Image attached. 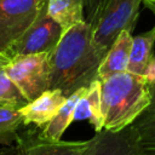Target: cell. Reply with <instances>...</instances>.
I'll return each instance as SVG.
<instances>
[{
    "label": "cell",
    "instance_id": "277c9868",
    "mask_svg": "<svg viewBox=\"0 0 155 155\" xmlns=\"http://www.w3.org/2000/svg\"><path fill=\"white\" fill-rule=\"evenodd\" d=\"M0 63L28 102L50 90L48 53L21 54L7 59L0 58Z\"/></svg>",
    "mask_w": 155,
    "mask_h": 155
},
{
    "label": "cell",
    "instance_id": "d6986e66",
    "mask_svg": "<svg viewBox=\"0 0 155 155\" xmlns=\"http://www.w3.org/2000/svg\"><path fill=\"white\" fill-rule=\"evenodd\" d=\"M143 76L147 79V81L149 82V85H154L155 84V54L153 56V58L150 59Z\"/></svg>",
    "mask_w": 155,
    "mask_h": 155
},
{
    "label": "cell",
    "instance_id": "ffe728a7",
    "mask_svg": "<svg viewBox=\"0 0 155 155\" xmlns=\"http://www.w3.org/2000/svg\"><path fill=\"white\" fill-rule=\"evenodd\" d=\"M150 97H151L150 104L147 108V110L143 113L145 115H153V114H155V84L154 85H150Z\"/></svg>",
    "mask_w": 155,
    "mask_h": 155
},
{
    "label": "cell",
    "instance_id": "ac0fdd59",
    "mask_svg": "<svg viewBox=\"0 0 155 155\" xmlns=\"http://www.w3.org/2000/svg\"><path fill=\"white\" fill-rule=\"evenodd\" d=\"M104 2L105 0H84V12L86 13L85 22L88 23L91 28L94 27Z\"/></svg>",
    "mask_w": 155,
    "mask_h": 155
},
{
    "label": "cell",
    "instance_id": "8fae6325",
    "mask_svg": "<svg viewBox=\"0 0 155 155\" xmlns=\"http://www.w3.org/2000/svg\"><path fill=\"white\" fill-rule=\"evenodd\" d=\"M75 120H88L96 132L103 130V115L101 107V81L94 80L87 87L86 93L80 98L74 111Z\"/></svg>",
    "mask_w": 155,
    "mask_h": 155
},
{
    "label": "cell",
    "instance_id": "603a6c76",
    "mask_svg": "<svg viewBox=\"0 0 155 155\" xmlns=\"http://www.w3.org/2000/svg\"><path fill=\"white\" fill-rule=\"evenodd\" d=\"M134 155H138V154H134Z\"/></svg>",
    "mask_w": 155,
    "mask_h": 155
},
{
    "label": "cell",
    "instance_id": "52a82bcc",
    "mask_svg": "<svg viewBox=\"0 0 155 155\" xmlns=\"http://www.w3.org/2000/svg\"><path fill=\"white\" fill-rule=\"evenodd\" d=\"M90 144L87 140H52L35 130L18 136L17 155H82Z\"/></svg>",
    "mask_w": 155,
    "mask_h": 155
},
{
    "label": "cell",
    "instance_id": "44dd1931",
    "mask_svg": "<svg viewBox=\"0 0 155 155\" xmlns=\"http://www.w3.org/2000/svg\"><path fill=\"white\" fill-rule=\"evenodd\" d=\"M17 147H8L5 149H0V155H17Z\"/></svg>",
    "mask_w": 155,
    "mask_h": 155
},
{
    "label": "cell",
    "instance_id": "ba28073f",
    "mask_svg": "<svg viewBox=\"0 0 155 155\" xmlns=\"http://www.w3.org/2000/svg\"><path fill=\"white\" fill-rule=\"evenodd\" d=\"M137 154L136 134L132 126L111 132L102 130L90 139L82 155H134Z\"/></svg>",
    "mask_w": 155,
    "mask_h": 155
},
{
    "label": "cell",
    "instance_id": "30bf717a",
    "mask_svg": "<svg viewBox=\"0 0 155 155\" xmlns=\"http://www.w3.org/2000/svg\"><path fill=\"white\" fill-rule=\"evenodd\" d=\"M132 40L133 36L131 31L122 30L117 35V38L111 44V46L109 47L99 64L97 71V80L102 81L109 78L110 75L127 71Z\"/></svg>",
    "mask_w": 155,
    "mask_h": 155
},
{
    "label": "cell",
    "instance_id": "7a4b0ae2",
    "mask_svg": "<svg viewBox=\"0 0 155 155\" xmlns=\"http://www.w3.org/2000/svg\"><path fill=\"white\" fill-rule=\"evenodd\" d=\"M150 85L143 75L122 71L101 81L103 130L117 132L131 126L149 107Z\"/></svg>",
    "mask_w": 155,
    "mask_h": 155
},
{
    "label": "cell",
    "instance_id": "5b68a950",
    "mask_svg": "<svg viewBox=\"0 0 155 155\" xmlns=\"http://www.w3.org/2000/svg\"><path fill=\"white\" fill-rule=\"evenodd\" d=\"M46 4L47 0L33 24L2 56H0V58L7 59L21 54L51 53L54 50L63 35V30L47 13Z\"/></svg>",
    "mask_w": 155,
    "mask_h": 155
},
{
    "label": "cell",
    "instance_id": "e0dca14e",
    "mask_svg": "<svg viewBox=\"0 0 155 155\" xmlns=\"http://www.w3.org/2000/svg\"><path fill=\"white\" fill-rule=\"evenodd\" d=\"M28 103L18 86L6 74L0 63V105H8L13 108H22Z\"/></svg>",
    "mask_w": 155,
    "mask_h": 155
},
{
    "label": "cell",
    "instance_id": "3957f363",
    "mask_svg": "<svg viewBox=\"0 0 155 155\" xmlns=\"http://www.w3.org/2000/svg\"><path fill=\"white\" fill-rule=\"evenodd\" d=\"M140 2L142 0H105L92 28L93 42L103 56L122 30L133 31Z\"/></svg>",
    "mask_w": 155,
    "mask_h": 155
},
{
    "label": "cell",
    "instance_id": "2e32d148",
    "mask_svg": "<svg viewBox=\"0 0 155 155\" xmlns=\"http://www.w3.org/2000/svg\"><path fill=\"white\" fill-rule=\"evenodd\" d=\"M21 125H23V117L19 109L0 105V144L11 147L17 143Z\"/></svg>",
    "mask_w": 155,
    "mask_h": 155
},
{
    "label": "cell",
    "instance_id": "8992f818",
    "mask_svg": "<svg viewBox=\"0 0 155 155\" xmlns=\"http://www.w3.org/2000/svg\"><path fill=\"white\" fill-rule=\"evenodd\" d=\"M46 0H0V56L33 24Z\"/></svg>",
    "mask_w": 155,
    "mask_h": 155
},
{
    "label": "cell",
    "instance_id": "4fadbf2b",
    "mask_svg": "<svg viewBox=\"0 0 155 155\" xmlns=\"http://www.w3.org/2000/svg\"><path fill=\"white\" fill-rule=\"evenodd\" d=\"M154 46H155V25L151 29L133 38L127 71L136 75H143L150 59L154 56Z\"/></svg>",
    "mask_w": 155,
    "mask_h": 155
},
{
    "label": "cell",
    "instance_id": "9c48e42d",
    "mask_svg": "<svg viewBox=\"0 0 155 155\" xmlns=\"http://www.w3.org/2000/svg\"><path fill=\"white\" fill-rule=\"evenodd\" d=\"M65 99L67 97L59 90L45 91L39 97L19 108V113L23 117V125L33 124L36 127H44L57 114Z\"/></svg>",
    "mask_w": 155,
    "mask_h": 155
},
{
    "label": "cell",
    "instance_id": "6da1fadb",
    "mask_svg": "<svg viewBox=\"0 0 155 155\" xmlns=\"http://www.w3.org/2000/svg\"><path fill=\"white\" fill-rule=\"evenodd\" d=\"M103 57L93 42L91 25L85 21L73 25L48 53L50 90H59L68 97L88 86L97 80Z\"/></svg>",
    "mask_w": 155,
    "mask_h": 155
},
{
    "label": "cell",
    "instance_id": "9a60e30c",
    "mask_svg": "<svg viewBox=\"0 0 155 155\" xmlns=\"http://www.w3.org/2000/svg\"><path fill=\"white\" fill-rule=\"evenodd\" d=\"M131 126L136 134L137 154L155 155V114H142Z\"/></svg>",
    "mask_w": 155,
    "mask_h": 155
},
{
    "label": "cell",
    "instance_id": "7c38bea8",
    "mask_svg": "<svg viewBox=\"0 0 155 155\" xmlns=\"http://www.w3.org/2000/svg\"><path fill=\"white\" fill-rule=\"evenodd\" d=\"M87 87L88 86L81 87L67 97L64 104L61 107L57 114L52 117L51 121H48L42 127L41 134L44 137L52 139V140H59L62 138L68 126L74 121V111H75L76 104L80 101V98L86 93Z\"/></svg>",
    "mask_w": 155,
    "mask_h": 155
},
{
    "label": "cell",
    "instance_id": "7402d4cb",
    "mask_svg": "<svg viewBox=\"0 0 155 155\" xmlns=\"http://www.w3.org/2000/svg\"><path fill=\"white\" fill-rule=\"evenodd\" d=\"M142 2L155 15V0H142Z\"/></svg>",
    "mask_w": 155,
    "mask_h": 155
},
{
    "label": "cell",
    "instance_id": "5bb4252c",
    "mask_svg": "<svg viewBox=\"0 0 155 155\" xmlns=\"http://www.w3.org/2000/svg\"><path fill=\"white\" fill-rule=\"evenodd\" d=\"M47 13L62 28L63 33L85 21L84 0H47Z\"/></svg>",
    "mask_w": 155,
    "mask_h": 155
}]
</instances>
